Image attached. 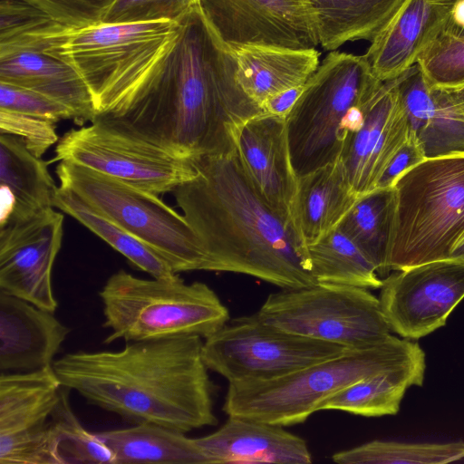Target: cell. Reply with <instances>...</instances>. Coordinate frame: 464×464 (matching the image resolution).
<instances>
[{"label": "cell", "mask_w": 464, "mask_h": 464, "mask_svg": "<svg viewBox=\"0 0 464 464\" xmlns=\"http://www.w3.org/2000/svg\"><path fill=\"white\" fill-rule=\"evenodd\" d=\"M179 24L175 45L149 82L128 103L95 119L189 161L229 154L238 128L264 111L241 88L234 53L200 6Z\"/></svg>", "instance_id": "6da1fadb"}, {"label": "cell", "mask_w": 464, "mask_h": 464, "mask_svg": "<svg viewBox=\"0 0 464 464\" xmlns=\"http://www.w3.org/2000/svg\"><path fill=\"white\" fill-rule=\"evenodd\" d=\"M191 163L195 176L172 192L202 242L207 271L243 274L281 289L317 284L297 225L259 195L237 149Z\"/></svg>", "instance_id": "7a4b0ae2"}, {"label": "cell", "mask_w": 464, "mask_h": 464, "mask_svg": "<svg viewBox=\"0 0 464 464\" xmlns=\"http://www.w3.org/2000/svg\"><path fill=\"white\" fill-rule=\"evenodd\" d=\"M202 346L198 335L126 342L114 352L66 353L53 367L91 405L187 433L218 424Z\"/></svg>", "instance_id": "3957f363"}, {"label": "cell", "mask_w": 464, "mask_h": 464, "mask_svg": "<svg viewBox=\"0 0 464 464\" xmlns=\"http://www.w3.org/2000/svg\"><path fill=\"white\" fill-rule=\"evenodd\" d=\"M175 21L58 26L37 46L72 65L92 93L96 117L128 103L155 75L179 34ZM94 118V119H95Z\"/></svg>", "instance_id": "277c9868"}, {"label": "cell", "mask_w": 464, "mask_h": 464, "mask_svg": "<svg viewBox=\"0 0 464 464\" xmlns=\"http://www.w3.org/2000/svg\"><path fill=\"white\" fill-rule=\"evenodd\" d=\"M423 353L418 343L390 334L281 377L228 382L223 411L283 427L303 423L348 385Z\"/></svg>", "instance_id": "5b68a950"}, {"label": "cell", "mask_w": 464, "mask_h": 464, "mask_svg": "<svg viewBox=\"0 0 464 464\" xmlns=\"http://www.w3.org/2000/svg\"><path fill=\"white\" fill-rule=\"evenodd\" d=\"M392 189L389 273L450 259L464 239V153L427 158Z\"/></svg>", "instance_id": "8992f818"}, {"label": "cell", "mask_w": 464, "mask_h": 464, "mask_svg": "<svg viewBox=\"0 0 464 464\" xmlns=\"http://www.w3.org/2000/svg\"><path fill=\"white\" fill-rule=\"evenodd\" d=\"M104 343L180 335L208 338L229 321L228 309L207 284L172 278L144 279L125 270L112 274L99 292Z\"/></svg>", "instance_id": "52a82bcc"}, {"label": "cell", "mask_w": 464, "mask_h": 464, "mask_svg": "<svg viewBox=\"0 0 464 464\" xmlns=\"http://www.w3.org/2000/svg\"><path fill=\"white\" fill-rule=\"evenodd\" d=\"M383 82L363 55L330 52L285 117L296 178L340 160L350 115L366 105Z\"/></svg>", "instance_id": "ba28073f"}, {"label": "cell", "mask_w": 464, "mask_h": 464, "mask_svg": "<svg viewBox=\"0 0 464 464\" xmlns=\"http://www.w3.org/2000/svg\"><path fill=\"white\" fill-rule=\"evenodd\" d=\"M55 173L60 186L145 244L174 273L207 271L208 256L200 238L185 217L159 195L72 162L60 161Z\"/></svg>", "instance_id": "9c48e42d"}, {"label": "cell", "mask_w": 464, "mask_h": 464, "mask_svg": "<svg viewBox=\"0 0 464 464\" xmlns=\"http://www.w3.org/2000/svg\"><path fill=\"white\" fill-rule=\"evenodd\" d=\"M255 315L264 323L345 348L377 343L391 334L380 300L368 289L316 284L270 294Z\"/></svg>", "instance_id": "30bf717a"}, {"label": "cell", "mask_w": 464, "mask_h": 464, "mask_svg": "<svg viewBox=\"0 0 464 464\" xmlns=\"http://www.w3.org/2000/svg\"><path fill=\"white\" fill-rule=\"evenodd\" d=\"M53 161L75 163L159 196L196 174L191 161L99 119L65 132Z\"/></svg>", "instance_id": "8fae6325"}, {"label": "cell", "mask_w": 464, "mask_h": 464, "mask_svg": "<svg viewBox=\"0 0 464 464\" xmlns=\"http://www.w3.org/2000/svg\"><path fill=\"white\" fill-rule=\"evenodd\" d=\"M345 349L284 331L254 314L232 320L206 338L202 358L208 370L233 382L281 377Z\"/></svg>", "instance_id": "7c38bea8"}, {"label": "cell", "mask_w": 464, "mask_h": 464, "mask_svg": "<svg viewBox=\"0 0 464 464\" xmlns=\"http://www.w3.org/2000/svg\"><path fill=\"white\" fill-rule=\"evenodd\" d=\"M464 298V263L432 261L382 279L380 304L391 331L419 339L443 326Z\"/></svg>", "instance_id": "4fadbf2b"}, {"label": "cell", "mask_w": 464, "mask_h": 464, "mask_svg": "<svg viewBox=\"0 0 464 464\" xmlns=\"http://www.w3.org/2000/svg\"><path fill=\"white\" fill-rule=\"evenodd\" d=\"M63 235L53 208L0 226V292L54 313L52 273Z\"/></svg>", "instance_id": "5bb4252c"}, {"label": "cell", "mask_w": 464, "mask_h": 464, "mask_svg": "<svg viewBox=\"0 0 464 464\" xmlns=\"http://www.w3.org/2000/svg\"><path fill=\"white\" fill-rule=\"evenodd\" d=\"M199 6L230 48L311 49L319 45L308 0H200Z\"/></svg>", "instance_id": "9a60e30c"}, {"label": "cell", "mask_w": 464, "mask_h": 464, "mask_svg": "<svg viewBox=\"0 0 464 464\" xmlns=\"http://www.w3.org/2000/svg\"><path fill=\"white\" fill-rule=\"evenodd\" d=\"M400 76L382 82L367 105L362 125L344 136L339 161L359 197L377 188L385 169L411 135L398 91Z\"/></svg>", "instance_id": "2e32d148"}, {"label": "cell", "mask_w": 464, "mask_h": 464, "mask_svg": "<svg viewBox=\"0 0 464 464\" xmlns=\"http://www.w3.org/2000/svg\"><path fill=\"white\" fill-rule=\"evenodd\" d=\"M236 149L263 199L282 218L294 219L297 178L290 160L285 117L262 112L248 119L237 131Z\"/></svg>", "instance_id": "e0dca14e"}, {"label": "cell", "mask_w": 464, "mask_h": 464, "mask_svg": "<svg viewBox=\"0 0 464 464\" xmlns=\"http://www.w3.org/2000/svg\"><path fill=\"white\" fill-rule=\"evenodd\" d=\"M451 7L438 0H404L363 56L382 82L415 65L445 30Z\"/></svg>", "instance_id": "ac0fdd59"}, {"label": "cell", "mask_w": 464, "mask_h": 464, "mask_svg": "<svg viewBox=\"0 0 464 464\" xmlns=\"http://www.w3.org/2000/svg\"><path fill=\"white\" fill-rule=\"evenodd\" d=\"M71 329L53 313L0 292V371L39 370L53 358Z\"/></svg>", "instance_id": "d6986e66"}, {"label": "cell", "mask_w": 464, "mask_h": 464, "mask_svg": "<svg viewBox=\"0 0 464 464\" xmlns=\"http://www.w3.org/2000/svg\"><path fill=\"white\" fill-rule=\"evenodd\" d=\"M196 441L208 464H308L312 455L306 441L283 426L228 416L216 431Z\"/></svg>", "instance_id": "ffe728a7"}, {"label": "cell", "mask_w": 464, "mask_h": 464, "mask_svg": "<svg viewBox=\"0 0 464 464\" xmlns=\"http://www.w3.org/2000/svg\"><path fill=\"white\" fill-rule=\"evenodd\" d=\"M0 82L41 93L69 108L74 122H92L95 107L80 73L62 59L42 49L26 47L0 52Z\"/></svg>", "instance_id": "44dd1931"}, {"label": "cell", "mask_w": 464, "mask_h": 464, "mask_svg": "<svg viewBox=\"0 0 464 464\" xmlns=\"http://www.w3.org/2000/svg\"><path fill=\"white\" fill-rule=\"evenodd\" d=\"M47 164L14 135L0 134V226L53 208Z\"/></svg>", "instance_id": "7402d4cb"}, {"label": "cell", "mask_w": 464, "mask_h": 464, "mask_svg": "<svg viewBox=\"0 0 464 464\" xmlns=\"http://www.w3.org/2000/svg\"><path fill=\"white\" fill-rule=\"evenodd\" d=\"M231 49L236 58L237 81L260 108L273 95L304 86L320 64L316 48L238 45Z\"/></svg>", "instance_id": "603a6c76"}, {"label": "cell", "mask_w": 464, "mask_h": 464, "mask_svg": "<svg viewBox=\"0 0 464 464\" xmlns=\"http://www.w3.org/2000/svg\"><path fill=\"white\" fill-rule=\"evenodd\" d=\"M398 91L427 158L464 153V121L453 113L443 92L429 86L417 63L400 76Z\"/></svg>", "instance_id": "cb8c5ba5"}, {"label": "cell", "mask_w": 464, "mask_h": 464, "mask_svg": "<svg viewBox=\"0 0 464 464\" xmlns=\"http://www.w3.org/2000/svg\"><path fill=\"white\" fill-rule=\"evenodd\" d=\"M358 198L340 161L298 178L293 217L306 246L335 228Z\"/></svg>", "instance_id": "d4e9b609"}, {"label": "cell", "mask_w": 464, "mask_h": 464, "mask_svg": "<svg viewBox=\"0 0 464 464\" xmlns=\"http://www.w3.org/2000/svg\"><path fill=\"white\" fill-rule=\"evenodd\" d=\"M63 384L53 365L0 374V436L28 433L45 423L58 403Z\"/></svg>", "instance_id": "484cf974"}, {"label": "cell", "mask_w": 464, "mask_h": 464, "mask_svg": "<svg viewBox=\"0 0 464 464\" xmlns=\"http://www.w3.org/2000/svg\"><path fill=\"white\" fill-rule=\"evenodd\" d=\"M425 368L423 353L354 382L324 401L320 411L336 410L364 417L395 415L407 389L422 385Z\"/></svg>", "instance_id": "4316f807"}, {"label": "cell", "mask_w": 464, "mask_h": 464, "mask_svg": "<svg viewBox=\"0 0 464 464\" xmlns=\"http://www.w3.org/2000/svg\"><path fill=\"white\" fill-rule=\"evenodd\" d=\"M95 433L111 450L114 464H208L196 439L160 425L138 423Z\"/></svg>", "instance_id": "83f0119b"}, {"label": "cell", "mask_w": 464, "mask_h": 464, "mask_svg": "<svg viewBox=\"0 0 464 464\" xmlns=\"http://www.w3.org/2000/svg\"><path fill=\"white\" fill-rule=\"evenodd\" d=\"M404 0H308L319 44L334 51L347 42L372 43L387 26Z\"/></svg>", "instance_id": "f1b7e54d"}, {"label": "cell", "mask_w": 464, "mask_h": 464, "mask_svg": "<svg viewBox=\"0 0 464 464\" xmlns=\"http://www.w3.org/2000/svg\"><path fill=\"white\" fill-rule=\"evenodd\" d=\"M53 204V208L72 217L104 240L137 269L156 278H172L178 275L150 247L95 209L72 189L57 187Z\"/></svg>", "instance_id": "f546056e"}, {"label": "cell", "mask_w": 464, "mask_h": 464, "mask_svg": "<svg viewBox=\"0 0 464 464\" xmlns=\"http://www.w3.org/2000/svg\"><path fill=\"white\" fill-rule=\"evenodd\" d=\"M63 386L60 400L45 424V464H114L111 450L95 432L87 430L73 413Z\"/></svg>", "instance_id": "4dcf8cb0"}, {"label": "cell", "mask_w": 464, "mask_h": 464, "mask_svg": "<svg viewBox=\"0 0 464 464\" xmlns=\"http://www.w3.org/2000/svg\"><path fill=\"white\" fill-rule=\"evenodd\" d=\"M311 272L317 284L377 289L382 278L376 267L338 226L308 246Z\"/></svg>", "instance_id": "1f68e13d"}, {"label": "cell", "mask_w": 464, "mask_h": 464, "mask_svg": "<svg viewBox=\"0 0 464 464\" xmlns=\"http://www.w3.org/2000/svg\"><path fill=\"white\" fill-rule=\"evenodd\" d=\"M392 189L376 188L360 196L338 227L360 247L386 277L387 249L392 218Z\"/></svg>", "instance_id": "d6a6232c"}, {"label": "cell", "mask_w": 464, "mask_h": 464, "mask_svg": "<svg viewBox=\"0 0 464 464\" xmlns=\"http://www.w3.org/2000/svg\"><path fill=\"white\" fill-rule=\"evenodd\" d=\"M464 459V442L375 440L332 456L339 464H446Z\"/></svg>", "instance_id": "836d02e7"}, {"label": "cell", "mask_w": 464, "mask_h": 464, "mask_svg": "<svg viewBox=\"0 0 464 464\" xmlns=\"http://www.w3.org/2000/svg\"><path fill=\"white\" fill-rule=\"evenodd\" d=\"M431 89L464 90V36L448 29L440 34L417 62Z\"/></svg>", "instance_id": "e575fe53"}, {"label": "cell", "mask_w": 464, "mask_h": 464, "mask_svg": "<svg viewBox=\"0 0 464 464\" xmlns=\"http://www.w3.org/2000/svg\"><path fill=\"white\" fill-rule=\"evenodd\" d=\"M200 0H115L102 23L179 22Z\"/></svg>", "instance_id": "d590c367"}, {"label": "cell", "mask_w": 464, "mask_h": 464, "mask_svg": "<svg viewBox=\"0 0 464 464\" xmlns=\"http://www.w3.org/2000/svg\"><path fill=\"white\" fill-rule=\"evenodd\" d=\"M66 28L102 23L115 0H21Z\"/></svg>", "instance_id": "8d00e7d4"}, {"label": "cell", "mask_w": 464, "mask_h": 464, "mask_svg": "<svg viewBox=\"0 0 464 464\" xmlns=\"http://www.w3.org/2000/svg\"><path fill=\"white\" fill-rule=\"evenodd\" d=\"M0 133L20 138L26 148L39 158L59 140L55 122L1 108Z\"/></svg>", "instance_id": "74e56055"}, {"label": "cell", "mask_w": 464, "mask_h": 464, "mask_svg": "<svg viewBox=\"0 0 464 464\" xmlns=\"http://www.w3.org/2000/svg\"><path fill=\"white\" fill-rule=\"evenodd\" d=\"M0 108L57 123L72 120L73 112L54 100L32 90L0 82Z\"/></svg>", "instance_id": "f35d334b"}, {"label": "cell", "mask_w": 464, "mask_h": 464, "mask_svg": "<svg viewBox=\"0 0 464 464\" xmlns=\"http://www.w3.org/2000/svg\"><path fill=\"white\" fill-rule=\"evenodd\" d=\"M411 130L409 139L393 157L382 174L377 188H391L403 171L427 159L420 142L411 129Z\"/></svg>", "instance_id": "ab89813d"}, {"label": "cell", "mask_w": 464, "mask_h": 464, "mask_svg": "<svg viewBox=\"0 0 464 464\" xmlns=\"http://www.w3.org/2000/svg\"><path fill=\"white\" fill-rule=\"evenodd\" d=\"M304 86L292 88L273 95L261 105V109L266 113L286 117L300 96Z\"/></svg>", "instance_id": "60d3db41"}, {"label": "cell", "mask_w": 464, "mask_h": 464, "mask_svg": "<svg viewBox=\"0 0 464 464\" xmlns=\"http://www.w3.org/2000/svg\"><path fill=\"white\" fill-rule=\"evenodd\" d=\"M450 258L464 263V239L453 249Z\"/></svg>", "instance_id": "b9f144b4"}, {"label": "cell", "mask_w": 464, "mask_h": 464, "mask_svg": "<svg viewBox=\"0 0 464 464\" xmlns=\"http://www.w3.org/2000/svg\"><path fill=\"white\" fill-rule=\"evenodd\" d=\"M439 2L450 6V7H452V5L459 2V1H461V0H438Z\"/></svg>", "instance_id": "7bdbcfd3"}, {"label": "cell", "mask_w": 464, "mask_h": 464, "mask_svg": "<svg viewBox=\"0 0 464 464\" xmlns=\"http://www.w3.org/2000/svg\"><path fill=\"white\" fill-rule=\"evenodd\" d=\"M450 31V30H449ZM453 33V32H452ZM455 34V33H454ZM459 35H461V36H464V32L463 33H460V34H457Z\"/></svg>", "instance_id": "ee69618b"}]
</instances>
